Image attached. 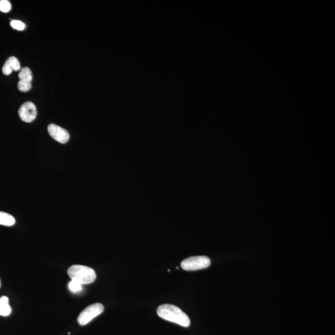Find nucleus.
Masks as SVG:
<instances>
[{
    "mask_svg": "<svg viewBox=\"0 0 335 335\" xmlns=\"http://www.w3.org/2000/svg\"><path fill=\"white\" fill-rule=\"evenodd\" d=\"M211 263V261L208 256H192L183 260L181 266L186 271H197L208 268Z\"/></svg>",
    "mask_w": 335,
    "mask_h": 335,
    "instance_id": "nucleus-3",
    "label": "nucleus"
},
{
    "mask_svg": "<svg viewBox=\"0 0 335 335\" xmlns=\"http://www.w3.org/2000/svg\"><path fill=\"white\" fill-rule=\"evenodd\" d=\"M20 118L25 122H32L37 116L36 106L32 102H25L19 110Z\"/></svg>",
    "mask_w": 335,
    "mask_h": 335,
    "instance_id": "nucleus-5",
    "label": "nucleus"
},
{
    "mask_svg": "<svg viewBox=\"0 0 335 335\" xmlns=\"http://www.w3.org/2000/svg\"><path fill=\"white\" fill-rule=\"evenodd\" d=\"M19 78L21 81L31 82L33 80L32 71H31L30 68H22L19 73Z\"/></svg>",
    "mask_w": 335,
    "mask_h": 335,
    "instance_id": "nucleus-10",
    "label": "nucleus"
},
{
    "mask_svg": "<svg viewBox=\"0 0 335 335\" xmlns=\"http://www.w3.org/2000/svg\"><path fill=\"white\" fill-rule=\"evenodd\" d=\"M104 306L101 303H94V304L88 306L80 313L77 321L80 325H86L93 320L94 318L101 314L104 311Z\"/></svg>",
    "mask_w": 335,
    "mask_h": 335,
    "instance_id": "nucleus-4",
    "label": "nucleus"
},
{
    "mask_svg": "<svg viewBox=\"0 0 335 335\" xmlns=\"http://www.w3.org/2000/svg\"><path fill=\"white\" fill-rule=\"evenodd\" d=\"M48 131L54 140L61 144H65L70 139V134L68 132L59 125L50 124L48 126Z\"/></svg>",
    "mask_w": 335,
    "mask_h": 335,
    "instance_id": "nucleus-6",
    "label": "nucleus"
},
{
    "mask_svg": "<svg viewBox=\"0 0 335 335\" xmlns=\"http://www.w3.org/2000/svg\"><path fill=\"white\" fill-rule=\"evenodd\" d=\"M11 10V4L8 0L0 1V11L3 13H8Z\"/></svg>",
    "mask_w": 335,
    "mask_h": 335,
    "instance_id": "nucleus-12",
    "label": "nucleus"
},
{
    "mask_svg": "<svg viewBox=\"0 0 335 335\" xmlns=\"http://www.w3.org/2000/svg\"><path fill=\"white\" fill-rule=\"evenodd\" d=\"M68 288H69L70 290L73 292V293H78V292L82 290V285L72 280H71L69 285H68Z\"/></svg>",
    "mask_w": 335,
    "mask_h": 335,
    "instance_id": "nucleus-13",
    "label": "nucleus"
},
{
    "mask_svg": "<svg viewBox=\"0 0 335 335\" xmlns=\"http://www.w3.org/2000/svg\"><path fill=\"white\" fill-rule=\"evenodd\" d=\"M11 313V308L9 304V299L6 296L0 297V316L7 317Z\"/></svg>",
    "mask_w": 335,
    "mask_h": 335,
    "instance_id": "nucleus-8",
    "label": "nucleus"
},
{
    "mask_svg": "<svg viewBox=\"0 0 335 335\" xmlns=\"http://www.w3.org/2000/svg\"><path fill=\"white\" fill-rule=\"evenodd\" d=\"M68 274L71 280L82 285L91 284L96 278L95 271L92 268L83 265L71 266Z\"/></svg>",
    "mask_w": 335,
    "mask_h": 335,
    "instance_id": "nucleus-2",
    "label": "nucleus"
},
{
    "mask_svg": "<svg viewBox=\"0 0 335 335\" xmlns=\"http://www.w3.org/2000/svg\"><path fill=\"white\" fill-rule=\"evenodd\" d=\"M18 88L19 90L22 91V92H28L32 88V85H31L30 82L20 80L18 84Z\"/></svg>",
    "mask_w": 335,
    "mask_h": 335,
    "instance_id": "nucleus-11",
    "label": "nucleus"
},
{
    "mask_svg": "<svg viewBox=\"0 0 335 335\" xmlns=\"http://www.w3.org/2000/svg\"><path fill=\"white\" fill-rule=\"evenodd\" d=\"M15 222V219L11 215L0 212V225L10 227L14 225Z\"/></svg>",
    "mask_w": 335,
    "mask_h": 335,
    "instance_id": "nucleus-9",
    "label": "nucleus"
},
{
    "mask_svg": "<svg viewBox=\"0 0 335 335\" xmlns=\"http://www.w3.org/2000/svg\"><path fill=\"white\" fill-rule=\"evenodd\" d=\"M20 69H21V65L18 59L15 57H10L6 61L2 68V71L5 75H9L13 71H19Z\"/></svg>",
    "mask_w": 335,
    "mask_h": 335,
    "instance_id": "nucleus-7",
    "label": "nucleus"
},
{
    "mask_svg": "<svg viewBox=\"0 0 335 335\" xmlns=\"http://www.w3.org/2000/svg\"><path fill=\"white\" fill-rule=\"evenodd\" d=\"M11 27L14 30L22 31L24 30L25 25L24 22L18 21V20H13L11 22Z\"/></svg>",
    "mask_w": 335,
    "mask_h": 335,
    "instance_id": "nucleus-14",
    "label": "nucleus"
},
{
    "mask_svg": "<svg viewBox=\"0 0 335 335\" xmlns=\"http://www.w3.org/2000/svg\"><path fill=\"white\" fill-rule=\"evenodd\" d=\"M157 314L162 319L176 324L189 327L191 324L190 318L184 312L176 306L171 304L160 305L157 308Z\"/></svg>",
    "mask_w": 335,
    "mask_h": 335,
    "instance_id": "nucleus-1",
    "label": "nucleus"
},
{
    "mask_svg": "<svg viewBox=\"0 0 335 335\" xmlns=\"http://www.w3.org/2000/svg\"><path fill=\"white\" fill-rule=\"evenodd\" d=\"M0 286H1V280H0Z\"/></svg>",
    "mask_w": 335,
    "mask_h": 335,
    "instance_id": "nucleus-15",
    "label": "nucleus"
}]
</instances>
